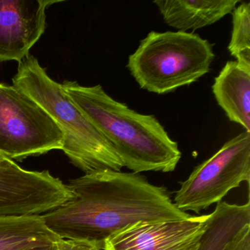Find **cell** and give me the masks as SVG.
Segmentation results:
<instances>
[{
	"label": "cell",
	"instance_id": "6da1fadb",
	"mask_svg": "<svg viewBox=\"0 0 250 250\" xmlns=\"http://www.w3.org/2000/svg\"><path fill=\"white\" fill-rule=\"evenodd\" d=\"M67 186L71 199L42 215L45 225L58 238L86 241L100 250L137 224L191 216L175 206L166 187L135 172L104 169L86 173Z\"/></svg>",
	"mask_w": 250,
	"mask_h": 250
},
{
	"label": "cell",
	"instance_id": "7a4b0ae2",
	"mask_svg": "<svg viewBox=\"0 0 250 250\" xmlns=\"http://www.w3.org/2000/svg\"><path fill=\"white\" fill-rule=\"evenodd\" d=\"M65 94L112 146L124 167L140 172H173L181 159L178 143L154 115L130 109L100 84L85 87L65 81Z\"/></svg>",
	"mask_w": 250,
	"mask_h": 250
},
{
	"label": "cell",
	"instance_id": "3957f363",
	"mask_svg": "<svg viewBox=\"0 0 250 250\" xmlns=\"http://www.w3.org/2000/svg\"><path fill=\"white\" fill-rule=\"evenodd\" d=\"M13 85L30 96L52 117L63 134L62 150L86 173L124 167L112 146L68 97L62 84L52 80L29 55L19 64Z\"/></svg>",
	"mask_w": 250,
	"mask_h": 250
},
{
	"label": "cell",
	"instance_id": "277c9868",
	"mask_svg": "<svg viewBox=\"0 0 250 250\" xmlns=\"http://www.w3.org/2000/svg\"><path fill=\"white\" fill-rule=\"evenodd\" d=\"M214 58L212 45L199 35L153 31L130 55L127 68L140 88L166 94L198 81Z\"/></svg>",
	"mask_w": 250,
	"mask_h": 250
},
{
	"label": "cell",
	"instance_id": "5b68a950",
	"mask_svg": "<svg viewBox=\"0 0 250 250\" xmlns=\"http://www.w3.org/2000/svg\"><path fill=\"white\" fill-rule=\"evenodd\" d=\"M63 134L52 117L15 86L0 83V153L22 160L62 150Z\"/></svg>",
	"mask_w": 250,
	"mask_h": 250
},
{
	"label": "cell",
	"instance_id": "8992f818",
	"mask_svg": "<svg viewBox=\"0 0 250 250\" xmlns=\"http://www.w3.org/2000/svg\"><path fill=\"white\" fill-rule=\"evenodd\" d=\"M250 181V133L226 142L211 157L194 168L175 193V206L183 212L206 210L242 182Z\"/></svg>",
	"mask_w": 250,
	"mask_h": 250
},
{
	"label": "cell",
	"instance_id": "52a82bcc",
	"mask_svg": "<svg viewBox=\"0 0 250 250\" xmlns=\"http://www.w3.org/2000/svg\"><path fill=\"white\" fill-rule=\"evenodd\" d=\"M71 195L68 186L48 170H27L8 158L0 160V216L42 215Z\"/></svg>",
	"mask_w": 250,
	"mask_h": 250
},
{
	"label": "cell",
	"instance_id": "ba28073f",
	"mask_svg": "<svg viewBox=\"0 0 250 250\" xmlns=\"http://www.w3.org/2000/svg\"><path fill=\"white\" fill-rule=\"evenodd\" d=\"M209 214L181 220L141 222L105 243L104 250H198Z\"/></svg>",
	"mask_w": 250,
	"mask_h": 250
},
{
	"label": "cell",
	"instance_id": "9c48e42d",
	"mask_svg": "<svg viewBox=\"0 0 250 250\" xmlns=\"http://www.w3.org/2000/svg\"><path fill=\"white\" fill-rule=\"evenodd\" d=\"M61 0H0V62H20L44 33L46 11Z\"/></svg>",
	"mask_w": 250,
	"mask_h": 250
},
{
	"label": "cell",
	"instance_id": "30bf717a",
	"mask_svg": "<svg viewBox=\"0 0 250 250\" xmlns=\"http://www.w3.org/2000/svg\"><path fill=\"white\" fill-rule=\"evenodd\" d=\"M240 0H156L164 21L178 31L211 25L232 12Z\"/></svg>",
	"mask_w": 250,
	"mask_h": 250
},
{
	"label": "cell",
	"instance_id": "8fae6325",
	"mask_svg": "<svg viewBox=\"0 0 250 250\" xmlns=\"http://www.w3.org/2000/svg\"><path fill=\"white\" fill-rule=\"evenodd\" d=\"M212 90L228 119L250 133V70L228 61L215 78Z\"/></svg>",
	"mask_w": 250,
	"mask_h": 250
},
{
	"label": "cell",
	"instance_id": "7c38bea8",
	"mask_svg": "<svg viewBox=\"0 0 250 250\" xmlns=\"http://www.w3.org/2000/svg\"><path fill=\"white\" fill-rule=\"evenodd\" d=\"M250 225V203L220 201L209 214L198 250H222L243 228Z\"/></svg>",
	"mask_w": 250,
	"mask_h": 250
},
{
	"label": "cell",
	"instance_id": "4fadbf2b",
	"mask_svg": "<svg viewBox=\"0 0 250 250\" xmlns=\"http://www.w3.org/2000/svg\"><path fill=\"white\" fill-rule=\"evenodd\" d=\"M42 215L0 216V250H22L53 244L59 239Z\"/></svg>",
	"mask_w": 250,
	"mask_h": 250
},
{
	"label": "cell",
	"instance_id": "5bb4252c",
	"mask_svg": "<svg viewBox=\"0 0 250 250\" xmlns=\"http://www.w3.org/2000/svg\"><path fill=\"white\" fill-rule=\"evenodd\" d=\"M232 14V30L228 50L238 65L250 70V3L241 2Z\"/></svg>",
	"mask_w": 250,
	"mask_h": 250
},
{
	"label": "cell",
	"instance_id": "9a60e30c",
	"mask_svg": "<svg viewBox=\"0 0 250 250\" xmlns=\"http://www.w3.org/2000/svg\"><path fill=\"white\" fill-rule=\"evenodd\" d=\"M222 250H250V225L243 228Z\"/></svg>",
	"mask_w": 250,
	"mask_h": 250
},
{
	"label": "cell",
	"instance_id": "2e32d148",
	"mask_svg": "<svg viewBox=\"0 0 250 250\" xmlns=\"http://www.w3.org/2000/svg\"><path fill=\"white\" fill-rule=\"evenodd\" d=\"M55 245L57 250H101L94 244L78 240L59 238Z\"/></svg>",
	"mask_w": 250,
	"mask_h": 250
},
{
	"label": "cell",
	"instance_id": "e0dca14e",
	"mask_svg": "<svg viewBox=\"0 0 250 250\" xmlns=\"http://www.w3.org/2000/svg\"><path fill=\"white\" fill-rule=\"evenodd\" d=\"M54 248H55V244H49V245L37 246V247L24 249L22 250H53Z\"/></svg>",
	"mask_w": 250,
	"mask_h": 250
},
{
	"label": "cell",
	"instance_id": "ac0fdd59",
	"mask_svg": "<svg viewBox=\"0 0 250 250\" xmlns=\"http://www.w3.org/2000/svg\"><path fill=\"white\" fill-rule=\"evenodd\" d=\"M4 158L6 157H5V156H4L3 155L1 154V153H0V160H1V159H4Z\"/></svg>",
	"mask_w": 250,
	"mask_h": 250
},
{
	"label": "cell",
	"instance_id": "d6986e66",
	"mask_svg": "<svg viewBox=\"0 0 250 250\" xmlns=\"http://www.w3.org/2000/svg\"><path fill=\"white\" fill-rule=\"evenodd\" d=\"M56 250V247H55V248H54V250Z\"/></svg>",
	"mask_w": 250,
	"mask_h": 250
}]
</instances>
